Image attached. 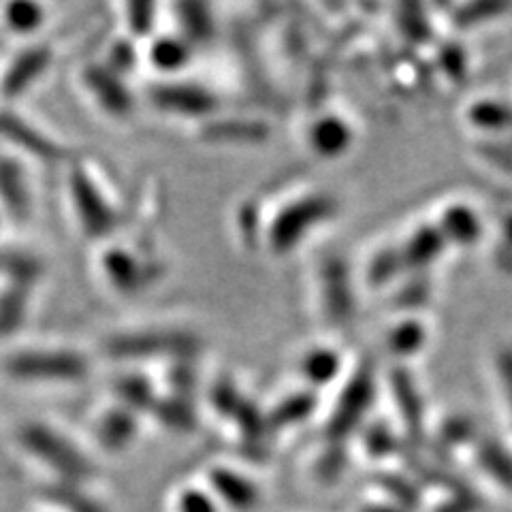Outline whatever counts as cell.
Wrapping results in <instances>:
<instances>
[{
	"label": "cell",
	"instance_id": "obj_1",
	"mask_svg": "<svg viewBox=\"0 0 512 512\" xmlns=\"http://www.w3.org/2000/svg\"><path fill=\"white\" fill-rule=\"evenodd\" d=\"M13 380L22 382H79L88 378L90 363L75 350L28 348L11 352L3 363Z\"/></svg>",
	"mask_w": 512,
	"mask_h": 512
},
{
	"label": "cell",
	"instance_id": "obj_2",
	"mask_svg": "<svg viewBox=\"0 0 512 512\" xmlns=\"http://www.w3.org/2000/svg\"><path fill=\"white\" fill-rule=\"evenodd\" d=\"M20 444L32 457H37L47 468L54 470L64 483H73V480H82L92 474L88 457L79 453L58 431L41 423L24 425L20 429Z\"/></svg>",
	"mask_w": 512,
	"mask_h": 512
},
{
	"label": "cell",
	"instance_id": "obj_3",
	"mask_svg": "<svg viewBox=\"0 0 512 512\" xmlns=\"http://www.w3.org/2000/svg\"><path fill=\"white\" fill-rule=\"evenodd\" d=\"M335 207L338 205L327 195H308L286 205L269 224L267 242L271 250L284 254L297 248L303 237L335 214Z\"/></svg>",
	"mask_w": 512,
	"mask_h": 512
},
{
	"label": "cell",
	"instance_id": "obj_4",
	"mask_svg": "<svg viewBox=\"0 0 512 512\" xmlns=\"http://www.w3.org/2000/svg\"><path fill=\"white\" fill-rule=\"evenodd\" d=\"M199 350V340L184 331H137L122 333L107 342V352L122 359L139 357H192Z\"/></svg>",
	"mask_w": 512,
	"mask_h": 512
},
{
	"label": "cell",
	"instance_id": "obj_5",
	"mask_svg": "<svg viewBox=\"0 0 512 512\" xmlns=\"http://www.w3.org/2000/svg\"><path fill=\"white\" fill-rule=\"evenodd\" d=\"M374 391V376L370 370H359L350 378L327 423V436L331 444H344L352 431L361 425L365 414L372 408Z\"/></svg>",
	"mask_w": 512,
	"mask_h": 512
},
{
	"label": "cell",
	"instance_id": "obj_6",
	"mask_svg": "<svg viewBox=\"0 0 512 512\" xmlns=\"http://www.w3.org/2000/svg\"><path fill=\"white\" fill-rule=\"evenodd\" d=\"M71 199L79 224L90 237H103L116 229L118 216L114 207L109 205L103 190L94 184L84 169H75L71 173Z\"/></svg>",
	"mask_w": 512,
	"mask_h": 512
},
{
	"label": "cell",
	"instance_id": "obj_7",
	"mask_svg": "<svg viewBox=\"0 0 512 512\" xmlns=\"http://www.w3.org/2000/svg\"><path fill=\"white\" fill-rule=\"evenodd\" d=\"M152 103L178 116H207L216 109V96L195 84H163L152 90Z\"/></svg>",
	"mask_w": 512,
	"mask_h": 512
},
{
	"label": "cell",
	"instance_id": "obj_8",
	"mask_svg": "<svg viewBox=\"0 0 512 512\" xmlns=\"http://www.w3.org/2000/svg\"><path fill=\"white\" fill-rule=\"evenodd\" d=\"M52 62L50 47L45 45H30L24 52H20L11 60L3 79H0V90L7 99L22 96L26 90L32 88L43 77Z\"/></svg>",
	"mask_w": 512,
	"mask_h": 512
},
{
	"label": "cell",
	"instance_id": "obj_9",
	"mask_svg": "<svg viewBox=\"0 0 512 512\" xmlns=\"http://www.w3.org/2000/svg\"><path fill=\"white\" fill-rule=\"evenodd\" d=\"M320 288H323V303L331 320L348 323L355 314V297L348 278V267L340 259H329L320 269Z\"/></svg>",
	"mask_w": 512,
	"mask_h": 512
},
{
	"label": "cell",
	"instance_id": "obj_10",
	"mask_svg": "<svg viewBox=\"0 0 512 512\" xmlns=\"http://www.w3.org/2000/svg\"><path fill=\"white\" fill-rule=\"evenodd\" d=\"M0 135L9 143H13L15 148H20L41 160H50V163L52 160L64 158V154H67L60 143L47 139L35 126L26 124L24 118L9 114V111H0Z\"/></svg>",
	"mask_w": 512,
	"mask_h": 512
},
{
	"label": "cell",
	"instance_id": "obj_11",
	"mask_svg": "<svg viewBox=\"0 0 512 512\" xmlns=\"http://www.w3.org/2000/svg\"><path fill=\"white\" fill-rule=\"evenodd\" d=\"M84 84L90 90L99 105L109 114H128L133 107L131 92L126 90L118 73L109 71L107 67H88L84 71Z\"/></svg>",
	"mask_w": 512,
	"mask_h": 512
},
{
	"label": "cell",
	"instance_id": "obj_12",
	"mask_svg": "<svg viewBox=\"0 0 512 512\" xmlns=\"http://www.w3.org/2000/svg\"><path fill=\"white\" fill-rule=\"evenodd\" d=\"M103 269L109 282L122 293H137L150 282V269L120 248L105 252Z\"/></svg>",
	"mask_w": 512,
	"mask_h": 512
},
{
	"label": "cell",
	"instance_id": "obj_13",
	"mask_svg": "<svg viewBox=\"0 0 512 512\" xmlns=\"http://www.w3.org/2000/svg\"><path fill=\"white\" fill-rule=\"evenodd\" d=\"M438 229L446 244L468 248L478 244L483 237V220L468 205H451L442 212Z\"/></svg>",
	"mask_w": 512,
	"mask_h": 512
},
{
	"label": "cell",
	"instance_id": "obj_14",
	"mask_svg": "<svg viewBox=\"0 0 512 512\" xmlns=\"http://www.w3.org/2000/svg\"><path fill=\"white\" fill-rule=\"evenodd\" d=\"M446 246V239L438 227H421L410 235L404 248H399V254H402L404 267L423 269L436 263Z\"/></svg>",
	"mask_w": 512,
	"mask_h": 512
},
{
	"label": "cell",
	"instance_id": "obj_15",
	"mask_svg": "<svg viewBox=\"0 0 512 512\" xmlns=\"http://www.w3.org/2000/svg\"><path fill=\"white\" fill-rule=\"evenodd\" d=\"M210 483L220 500L227 502L235 510H250L259 504V489L242 474L229 468H216L210 472Z\"/></svg>",
	"mask_w": 512,
	"mask_h": 512
},
{
	"label": "cell",
	"instance_id": "obj_16",
	"mask_svg": "<svg viewBox=\"0 0 512 512\" xmlns=\"http://www.w3.org/2000/svg\"><path fill=\"white\" fill-rule=\"evenodd\" d=\"M0 201L13 216H26L30 190L22 167L11 158H0Z\"/></svg>",
	"mask_w": 512,
	"mask_h": 512
},
{
	"label": "cell",
	"instance_id": "obj_17",
	"mask_svg": "<svg viewBox=\"0 0 512 512\" xmlns=\"http://www.w3.org/2000/svg\"><path fill=\"white\" fill-rule=\"evenodd\" d=\"M269 137V128L254 120H216L203 128V139L216 143H261Z\"/></svg>",
	"mask_w": 512,
	"mask_h": 512
},
{
	"label": "cell",
	"instance_id": "obj_18",
	"mask_svg": "<svg viewBox=\"0 0 512 512\" xmlns=\"http://www.w3.org/2000/svg\"><path fill=\"white\" fill-rule=\"evenodd\" d=\"M137 434V423H135V412L126 408H116L107 412L99 427H96V438H99L101 446L107 451H122L128 444L133 442Z\"/></svg>",
	"mask_w": 512,
	"mask_h": 512
},
{
	"label": "cell",
	"instance_id": "obj_19",
	"mask_svg": "<svg viewBox=\"0 0 512 512\" xmlns=\"http://www.w3.org/2000/svg\"><path fill=\"white\" fill-rule=\"evenodd\" d=\"M393 391H395V402L399 406V414L408 427L412 436H421L423 431V399L416 389L414 380L408 376V372L397 370L391 378Z\"/></svg>",
	"mask_w": 512,
	"mask_h": 512
},
{
	"label": "cell",
	"instance_id": "obj_20",
	"mask_svg": "<svg viewBox=\"0 0 512 512\" xmlns=\"http://www.w3.org/2000/svg\"><path fill=\"white\" fill-rule=\"evenodd\" d=\"M350 141H352L350 126L335 116L320 118L310 131V146L320 156H340L342 152L348 150Z\"/></svg>",
	"mask_w": 512,
	"mask_h": 512
},
{
	"label": "cell",
	"instance_id": "obj_21",
	"mask_svg": "<svg viewBox=\"0 0 512 512\" xmlns=\"http://www.w3.org/2000/svg\"><path fill=\"white\" fill-rule=\"evenodd\" d=\"M468 122L485 133L512 131V105L500 99L474 101L468 109Z\"/></svg>",
	"mask_w": 512,
	"mask_h": 512
},
{
	"label": "cell",
	"instance_id": "obj_22",
	"mask_svg": "<svg viewBox=\"0 0 512 512\" xmlns=\"http://www.w3.org/2000/svg\"><path fill=\"white\" fill-rule=\"evenodd\" d=\"M342 370V359L331 348H316L308 352L306 359L301 363V374L308 382L323 387V384L333 382Z\"/></svg>",
	"mask_w": 512,
	"mask_h": 512
},
{
	"label": "cell",
	"instance_id": "obj_23",
	"mask_svg": "<svg viewBox=\"0 0 512 512\" xmlns=\"http://www.w3.org/2000/svg\"><path fill=\"white\" fill-rule=\"evenodd\" d=\"M316 408V397L312 393H297L282 399V402L274 408L271 416L267 419V425L271 429H282L288 425H295L301 423L303 419H308V416L314 412Z\"/></svg>",
	"mask_w": 512,
	"mask_h": 512
},
{
	"label": "cell",
	"instance_id": "obj_24",
	"mask_svg": "<svg viewBox=\"0 0 512 512\" xmlns=\"http://www.w3.org/2000/svg\"><path fill=\"white\" fill-rule=\"evenodd\" d=\"M45 498L67 512H107L99 502L92 500L90 495L79 491L73 483H64V480L62 483L47 487Z\"/></svg>",
	"mask_w": 512,
	"mask_h": 512
},
{
	"label": "cell",
	"instance_id": "obj_25",
	"mask_svg": "<svg viewBox=\"0 0 512 512\" xmlns=\"http://www.w3.org/2000/svg\"><path fill=\"white\" fill-rule=\"evenodd\" d=\"M152 412L158 416L160 423L175 431H192L197 425L195 410L182 397L160 399V402L156 399Z\"/></svg>",
	"mask_w": 512,
	"mask_h": 512
},
{
	"label": "cell",
	"instance_id": "obj_26",
	"mask_svg": "<svg viewBox=\"0 0 512 512\" xmlns=\"http://www.w3.org/2000/svg\"><path fill=\"white\" fill-rule=\"evenodd\" d=\"M118 397L126 410L141 412V410H154L156 397L152 391V384L146 378L139 376H126L116 384Z\"/></svg>",
	"mask_w": 512,
	"mask_h": 512
},
{
	"label": "cell",
	"instance_id": "obj_27",
	"mask_svg": "<svg viewBox=\"0 0 512 512\" xmlns=\"http://www.w3.org/2000/svg\"><path fill=\"white\" fill-rule=\"evenodd\" d=\"M478 461L487 474L504 487H512V457L498 442H483L478 448Z\"/></svg>",
	"mask_w": 512,
	"mask_h": 512
},
{
	"label": "cell",
	"instance_id": "obj_28",
	"mask_svg": "<svg viewBox=\"0 0 512 512\" xmlns=\"http://www.w3.org/2000/svg\"><path fill=\"white\" fill-rule=\"evenodd\" d=\"M150 60L160 71H175L190 60V47L182 39L165 37L152 45Z\"/></svg>",
	"mask_w": 512,
	"mask_h": 512
},
{
	"label": "cell",
	"instance_id": "obj_29",
	"mask_svg": "<svg viewBox=\"0 0 512 512\" xmlns=\"http://www.w3.org/2000/svg\"><path fill=\"white\" fill-rule=\"evenodd\" d=\"M45 13L35 3H11L5 7V24L15 35H30L43 26Z\"/></svg>",
	"mask_w": 512,
	"mask_h": 512
},
{
	"label": "cell",
	"instance_id": "obj_30",
	"mask_svg": "<svg viewBox=\"0 0 512 512\" xmlns=\"http://www.w3.org/2000/svg\"><path fill=\"white\" fill-rule=\"evenodd\" d=\"M26 314V284H13L11 291L0 297V333L20 327Z\"/></svg>",
	"mask_w": 512,
	"mask_h": 512
},
{
	"label": "cell",
	"instance_id": "obj_31",
	"mask_svg": "<svg viewBox=\"0 0 512 512\" xmlns=\"http://www.w3.org/2000/svg\"><path fill=\"white\" fill-rule=\"evenodd\" d=\"M427 338V331L423 325L414 323V320H406V323L397 325L391 331V338H389V346L395 352V355H414V352H419L425 344Z\"/></svg>",
	"mask_w": 512,
	"mask_h": 512
},
{
	"label": "cell",
	"instance_id": "obj_32",
	"mask_svg": "<svg viewBox=\"0 0 512 512\" xmlns=\"http://www.w3.org/2000/svg\"><path fill=\"white\" fill-rule=\"evenodd\" d=\"M506 9L508 5H502V3H470V5L457 7L453 20L459 28H474L495 20Z\"/></svg>",
	"mask_w": 512,
	"mask_h": 512
},
{
	"label": "cell",
	"instance_id": "obj_33",
	"mask_svg": "<svg viewBox=\"0 0 512 512\" xmlns=\"http://www.w3.org/2000/svg\"><path fill=\"white\" fill-rule=\"evenodd\" d=\"M399 269H404V261L399 250H382L372 259L370 269H367V278H370L372 284H384L393 276H397Z\"/></svg>",
	"mask_w": 512,
	"mask_h": 512
},
{
	"label": "cell",
	"instance_id": "obj_34",
	"mask_svg": "<svg viewBox=\"0 0 512 512\" xmlns=\"http://www.w3.org/2000/svg\"><path fill=\"white\" fill-rule=\"evenodd\" d=\"M180 11H182L180 20L184 24V30L188 32L186 37L195 39V41H205L212 35V20H210V13H207L205 7L184 5V7H180Z\"/></svg>",
	"mask_w": 512,
	"mask_h": 512
},
{
	"label": "cell",
	"instance_id": "obj_35",
	"mask_svg": "<svg viewBox=\"0 0 512 512\" xmlns=\"http://www.w3.org/2000/svg\"><path fill=\"white\" fill-rule=\"evenodd\" d=\"M438 64L448 79H463L468 73L466 52H463V47H459L455 43H446L442 47L438 54Z\"/></svg>",
	"mask_w": 512,
	"mask_h": 512
},
{
	"label": "cell",
	"instance_id": "obj_36",
	"mask_svg": "<svg viewBox=\"0 0 512 512\" xmlns=\"http://www.w3.org/2000/svg\"><path fill=\"white\" fill-rule=\"evenodd\" d=\"M380 485L382 489L391 493V498L395 495V500L402 506H416L419 504V491L412 483H408L402 476H393V474H382L380 476Z\"/></svg>",
	"mask_w": 512,
	"mask_h": 512
},
{
	"label": "cell",
	"instance_id": "obj_37",
	"mask_svg": "<svg viewBox=\"0 0 512 512\" xmlns=\"http://www.w3.org/2000/svg\"><path fill=\"white\" fill-rule=\"evenodd\" d=\"M346 461H348V457H346V451H344V444H333L329 451L318 461V468H316L318 478L327 480V483H329V480H335L344 472Z\"/></svg>",
	"mask_w": 512,
	"mask_h": 512
},
{
	"label": "cell",
	"instance_id": "obj_38",
	"mask_svg": "<svg viewBox=\"0 0 512 512\" xmlns=\"http://www.w3.org/2000/svg\"><path fill=\"white\" fill-rule=\"evenodd\" d=\"M242 395L237 393V389L233 387L231 382H218L214 387V393H212V402H214V408L224 414V416H233L235 410L239 408V404H242Z\"/></svg>",
	"mask_w": 512,
	"mask_h": 512
},
{
	"label": "cell",
	"instance_id": "obj_39",
	"mask_svg": "<svg viewBox=\"0 0 512 512\" xmlns=\"http://www.w3.org/2000/svg\"><path fill=\"white\" fill-rule=\"evenodd\" d=\"M178 510L180 512H218L216 502L210 498V495L199 489L184 491L178 500Z\"/></svg>",
	"mask_w": 512,
	"mask_h": 512
},
{
	"label": "cell",
	"instance_id": "obj_40",
	"mask_svg": "<svg viewBox=\"0 0 512 512\" xmlns=\"http://www.w3.org/2000/svg\"><path fill=\"white\" fill-rule=\"evenodd\" d=\"M365 446H367V451H370L374 457H387V455L393 453L395 438H393V434H391L387 427L378 425V427H374L370 431V434H367Z\"/></svg>",
	"mask_w": 512,
	"mask_h": 512
},
{
	"label": "cell",
	"instance_id": "obj_41",
	"mask_svg": "<svg viewBox=\"0 0 512 512\" xmlns=\"http://www.w3.org/2000/svg\"><path fill=\"white\" fill-rule=\"evenodd\" d=\"M154 24V7L143 3V5H131L128 7V26L135 32L137 37H146L152 30Z\"/></svg>",
	"mask_w": 512,
	"mask_h": 512
},
{
	"label": "cell",
	"instance_id": "obj_42",
	"mask_svg": "<svg viewBox=\"0 0 512 512\" xmlns=\"http://www.w3.org/2000/svg\"><path fill=\"white\" fill-rule=\"evenodd\" d=\"M498 376H500V387L504 391V399L512 419V348H504L498 355Z\"/></svg>",
	"mask_w": 512,
	"mask_h": 512
},
{
	"label": "cell",
	"instance_id": "obj_43",
	"mask_svg": "<svg viewBox=\"0 0 512 512\" xmlns=\"http://www.w3.org/2000/svg\"><path fill=\"white\" fill-rule=\"evenodd\" d=\"M133 62H135V52H133V47L122 41V43H118V45L114 47V50H111L107 69L120 75V73H126L128 69H131V67H133Z\"/></svg>",
	"mask_w": 512,
	"mask_h": 512
},
{
	"label": "cell",
	"instance_id": "obj_44",
	"mask_svg": "<svg viewBox=\"0 0 512 512\" xmlns=\"http://www.w3.org/2000/svg\"><path fill=\"white\" fill-rule=\"evenodd\" d=\"M483 152L491 160V163H495L498 167L512 169V148L508 146V143H489Z\"/></svg>",
	"mask_w": 512,
	"mask_h": 512
},
{
	"label": "cell",
	"instance_id": "obj_45",
	"mask_svg": "<svg viewBox=\"0 0 512 512\" xmlns=\"http://www.w3.org/2000/svg\"><path fill=\"white\" fill-rule=\"evenodd\" d=\"M500 231H502V237H504V246L508 250H512V212H508L502 222H500Z\"/></svg>",
	"mask_w": 512,
	"mask_h": 512
},
{
	"label": "cell",
	"instance_id": "obj_46",
	"mask_svg": "<svg viewBox=\"0 0 512 512\" xmlns=\"http://www.w3.org/2000/svg\"><path fill=\"white\" fill-rule=\"evenodd\" d=\"M361 512H406L404 508L393 506V504H370L361 508Z\"/></svg>",
	"mask_w": 512,
	"mask_h": 512
}]
</instances>
